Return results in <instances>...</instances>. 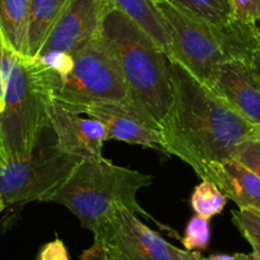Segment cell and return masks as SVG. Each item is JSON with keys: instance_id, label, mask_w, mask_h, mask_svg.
I'll return each mask as SVG.
<instances>
[{"instance_id": "obj_11", "label": "cell", "mask_w": 260, "mask_h": 260, "mask_svg": "<svg viewBox=\"0 0 260 260\" xmlns=\"http://www.w3.org/2000/svg\"><path fill=\"white\" fill-rule=\"evenodd\" d=\"M82 114L105 125L109 139L147 147L165 153L159 125L129 102H102L91 105Z\"/></svg>"}, {"instance_id": "obj_19", "label": "cell", "mask_w": 260, "mask_h": 260, "mask_svg": "<svg viewBox=\"0 0 260 260\" xmlns=\"http://www.w3.org/2000/svg\"><path fill=\"white\" fill-rule=\"evenodd\" d=\"M211 240V227H209V219L203 218L201 216H194L187 222L185 229V235L181 242L185 250L194 251V250L207 249Z\"/></svg>"}, {"instance_id": "obj_4", "label": "cell", "mask_w": 260, "mask_h": 260, "mask_svg": "<svg viewBox=\"0 0 260 260\" xmlns=\"http://www.w3.org/2000/svg\"><path fill=\"white\" fill-rule=\"evenodd\" d=\"M50 104L44 67L37 60L16 55L0 111V148L7 162L31 154L50 126Z\"/></svg>"}, {"instance_id": "obj_31", "label": "cell", "mask_w": 260, "mask_h": 260, "mask_svg": "<svg viewBox=\"0 0 260 260\" xmlns=\"http://www.w3.org/2000/svg\"><path fill=\"white\" fill-rule=\"evenodd\" d=\"M259 23H260V22H259Z\"/></svg>"}, {"instance_id": "obj_28", "label": "cell", "mask_w": 260, "mask_h": 260, "mask_svg": "<svg viewBox=\"0 0 260 260\" xmlns=\"http://www.w3.org/2000/svg\"><path fill=\"white\" fill-rule=\"evenodd\" d=\"M6 206H7V204L4 203L3 198H2V197H0V212H3V209L6 208Z\"/></svg>"}, {"instance_id": "obj_2", "label": "cell", "mask_w": 260, "mask_h": 260, "mask_svg": "<svg viewBox=\"0 0 260 260\" xmlns=\"http://www.w3.org/2000/svg\"><path fill=\"white\" fill-rule=\"evenodd\" d=\"M100 36L119 62L129 104L159 125L172 104L169 56L116 7L105 16Z\"/></svg>"}, {"instance_id": "obj_30", "label": "cell", "mask_w": 260, "mask_h": 260, "mask_svg": "<svg viewBox=\"0 0 260 260\" xmlns=\"http://www.w3.org/2000/svg\"><path fill=\"white\" fill-rule=\"evenodd\" d=\"M152 2H154V3H156V2H159V0H152Z\"/></svg>"}, {"instance_id": "obj_18", "label": "cell", "mask_w": 260, "mask_h": 260, "mask_svg": "<svg viewBox=\"0 0 260 260\" xmlns=\"http://www.w3.org/2000/svg\"><path fill=\"white\" fill-rule=\"evenodd\" d=\"M192 209L198 216L211 219L223 211L227 203L226 195L211 180H202L201 184L194 189L190 198Z\"/></svg>"}, {"instance_id": "obj_6", "label": "cell", "mask_w": 260, "mask_h": 260, "mask_svg": "<svg viewBox=\"0 0 260 260\" xmlns=\"http://www.w3.org/2000/svg\"><path fill=\"white\" fill-rule=\"evenodd\" d=\"M72 56L73 68L64 77H56L41 64L55 104L82 115L91 105L129 102L119 62L101 36Z\"/></svg>"}, {"instance_id": "obj_17", "label": "cell", "mask_w": 260, "mask_h": 260, "mask_svg": "<svg viewBox=\"0 0 260 260\" xmlns=\"http://www.w3.org/2000/svg\"><path fill=\"white\" fill-rule=\"evenodd\" d=\"M169 2L213 26H224L235 19L234 9L230 0H169Z\"/></svg>"}, {"instance_id": "obj_22", "label": "cell", "mask_w": 260, "mask_h": 260, "mask_svg": "<svg viewBox=\"0 0 260 260\" xmlns=\"http://www.w3.org/2000/svg\"><path fill=\"white\" fill-rule=\"evenodd\" d=\"M235 18L242 22H260V0H230Z\"/></svg>"}, {"instance_id": "obj_1", "label": "cell", "mask_w": 260, "mask_h": 260, "mask_svg": "<svg viewBox=\"0 0 260 260\" xmlns=\"http://www.w3.org/2000/svg\"><path fill=\"white\" fill-rule=\"evenodd\" d=\"M170 73L172 104L159 122L165 153L206 180L209 165L234 158L245 142L260 141V125L247 121L179 62L170 60Z\"/></svg>"}, {"instance_id": "obj_5", "label": "cell", "mask_w": 260, "mask_h": 260, "mask_svg": "<svg viewBox=\"0 0 260 260\" xmlns=\"http://www.w3.org/2000/svg\"><path fill=\"white\" fill-rule=\"evenodd\" d=\"M213 31L223 61L211 89L247 121L260 125V27L235 18Z\"/></svg>"}, {"instance_id": "obj_12", "label": "cell", "mask_w": 260, "mask_h": 260, "mask_svg": "<svg viewBox=\"0 0 260 260\" xmlns=\"http://www.w3.org/2000/svg\"><path fill=\"white\" fill-rule=\"evenodd\" d=\"M50 125L56 137V144L64 153L82 159L102 157V146L109 141L107 130L93 117H82L81 114L62 109L51 100Z\"/></svg>"}, {"instance_id": "obj_16", "label": "cell", "mask_w": 260, "mask_h": 260, "mask_svg": "<svg viewBox=\"0 0 260 260\" xmlns=\"http://www.w3.org/2000/svg\"><path fill=\"white\" fill-rule=\"evenodd\" d=\"M67 2L68 0H31L28 24V55L31 60L39 56Z\"/></svg>"}, {"instance_id": "obj_14", "label": "cell", "mask_w": 260, "mask_h": 260, "mask_svg": "<svg viewBox=\"0 0 260 260\" xmlns=\"http://www.w3.org/2000/svg\"><path fill=\"white\" fill-rule=\"evenodd\" d=\"M31 0H0V36L17 56L29 59L28 24Z\"/></svg>"}, {"instance_id": "obj_13", "label": "cell", "mask_w": 260, "mask_h": 260, "mask_svg": "<svg viewBox=\"0 0 260 260\" xmlns=\"http://www.w3.org/2000/svg\"><path fill=\"white\" fill-rule=\"evenodd\" d=\"M219 187L239 209L260 214V177L235 158L211 164L207 179Z\"/></svg>"}, {"instance_id": "obj_26", "label": "cell", "mask_w": 260, "mask_h": 260, "mask_svg": "<svg viewBox=\"0 0 260 260\" xmlns=\"http://www.w3.org/2000/svg\"><path fill=\"white\" fill-rule=\"evenodd\" d=\"M249 260H260V252L254 251V250H252V251L249 254Z\"/></svg>"}, {"instance_id": "obj_21", "label": "cell", "mask_w": 260, "mask_h": 260, "mask_svg": "<svg viewBox=\"0 0 260 260\" xmlns=\"http://www.w3.org/2000/svg\"><path fill=\"white\" fill-rule=\"evenodd\" d=\"M234 158L260 177V141H247L239 146Z\"/></svg>"}, {"instance_id": "obj_7", "label": "cell", "mask_w": 260, "mask_h": 260, "mask_svg": "<svg viewBox=\"0 0 260 260\" xmlns=\"http://www.w3.org/2000/svg\"><path fill=\"white\" fill-rule=\"evenodd\" d=\"M81 159L60 151L50 125L29 156L7 162L0 169V197L6 204L47 202Z\"/></svg>"}, {"instance_id": "obj_29", "label": "cell", "mask_w": 260, "mask_h": 260, "mask_svg": "<svg viewBox=\"0 0 260 260\" xmlns=\"http://www.w3.org/2000/svg\"><path fill=\"white\" fill-rule=\"evenodd\" d=\"M3 52V40H2V36H0V55Z\"/></svg>"}, {"instance_id": "obj_15", "label": "cell", "mask_w": 260, "mask_h": 260, "mask_svg": "<svg viewBox=\"0 0 260 260\" xmlns=\"http://www.w3.org/2000/svg\"><path fill=\"white\" fill-rule=\"evenodd\" d=\"M117 9L133 19L169 56L170 37L166 23L152 0H111Z\"/></svg>"}, {"instance_id": "obj_20", "label": "cell", "mask_w": 260, "mask_h": 260, "mask_svg": "<svg viewBox=\"0 0 260 260\" xmlns=\"http://www.w3.org/2000/svg\"><path fill=\"white\" fill-rule=\"evenodd\" d=\"M232 222L252 250L260 252V214L239 209L232 212Z\"/></svg>"}, {"instance_id": "obj_23", "label": "cell", "mask_w": 260, "mask_h": 260, "mask_svg": "<svg viewBox=\"0 0 260 260\" xmlns=\"http://www.w3.org/2000/svg\"><path fill=\"white\" fill-rule=\"evenodd\" d=\"M14 57H16V54L3 44V52L0 55V111L3 110L4 106V97H6Z\"/></svg>"}, {"instance_id": "obj_25", "label": "cell", "mask_w": 260, "mask_h": 260, "mask_svg": "<svg viewBox=\"0 0 260 260\" xmlns=\"http://www.w3.org/2000/svg\"><path fill=\"white\" fill-rule=\"evenodd\" d=\"M199 260H249V254L236 252V254H213L209 256L201 255Z\"/></svg>"}, {"instance_id": "obj_3", "label": "cell", "mask_w": 260, "mask_h": 260, "mask_svg": "<svg viewBox=\"0 0 260 260\" xmlns=\"http://www.w3.org/2000/svg\"><path fill=\"white\" fill-rule=\"evenodd\" d=\"M153 182L149 174L116 166L104 157L81 159L68 180L47 202L61 204L94 234L115 207L152 218L137 201V192Z\"/></svg>"}, {"instance_id": "obj_9", "label": "cell", "mask_w": 260, "mask_h": 260, "mask_svg": "<svg viewBox=\"0 0 260 260\" xmlns=\"http://www.w3.org/2000/svg\"><path fill=\"white\" fill-rule=\"evenodd\" d=\"M170 37L169 59L211 88L218 65L223 61L212 24L179 8L169 0L156 2Z\"/></svg>"}, {"instance_id": "obj_24", "label": "cell", "mask_w": 260, "mask_h": 260, "mask_svg": "<svg viewBox=\"0 0 260 260\" xmlns=\"http://www.w3.org/2000/svg\"><path fill=\"white\" fill-rule=\"evenodd\" d=\"M37 260H71L68 251L61 240L56 239L41 249Z\"/></svg>"}, {"instance_id": "obj_27", "label": "cell", "mask_w": 260, "mask_h": 260, "mask_svg": "<svg viewBox=\"0 0 260 260\" xmlns=\"http://www.w3.org/2000/svg\"><path fill=\"white\" fill-rule=\"evenodd\" d=\"M6 164H7L6 157H4L3 152H2V148H0V169H2V167H3Z\"/></svg>"}, {"instance_id": "obj_8", "label": "cell", "mask_w": 260, "mask_h": 260, "mask_svg": "<svg viewBox=\"0 0 260 260\" xmlns=\"http://www.w3.org/2000/svg\"><path fill=\"white\" fill-rule=\"evenodd\" d=\"M83 260H199L201 254L179 249L162 239L124 207H115L93 234Z\"/></svg>"}, {"instance_id": "obj_10", "label": "cell", "mask_w": 260, "mask_h": 260, "mask_svg": "<svg viewBox=\"0 0 260 260\" xmlns=\"http://www.w3.org/2000/svg\"><path fill=\"white\" fill-rule=\"evenodd\" d=\"M112 7L111 0H68L37 57L50 52L73 55L88 46L100 37Z\"/></svg>"}]
</instances>
